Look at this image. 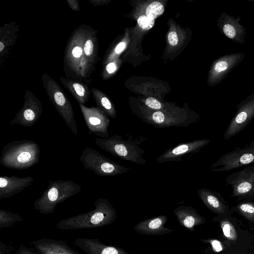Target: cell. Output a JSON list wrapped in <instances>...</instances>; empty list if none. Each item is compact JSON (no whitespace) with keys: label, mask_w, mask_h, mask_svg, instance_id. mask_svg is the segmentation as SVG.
Listing matches in <instances>:
<instances>
[{"label":"cell","mask_w":254,"mask_h":254,"mask_svg":"<svg viewBox=\"0 0 254 254\" xmlns=\"http://www.w3.org/2000/svg\"><path fill=\"white\" fill-rule=\"evenodd\" d=\"M94 209L63 219L56 225L62 230H74L102 227L114 223L116 210L107 199L99 197L94 202Z\"/></svg>","instance_id":"cell-1"},{"label":"cell","mask_w":254,"mask_h":254,"mask_svg":"<svg viewBox=\"0 0 254 254\" xmlns=\"http://www.w3.org/2000/svg\"><path fill=\"white\" fill-rule=\"evenodd\" d=\"M41 147L35 141L22 139L10 142L2 148L0 165L14 170L31 168L39 162Z\"/></svg>","instance_id":"cell-2"},{"label":"cell","mask_w":254,"mask_h":254,"mask_svg":"<svg viewBox=\"0 0 254 254\" xmlns=\"http://www.w3.org/2000/svg\"><path fill=\"white\" fill-rule=\"evenodd\" d=\"M145 138L140 136L139 138L132 139L129 137L124 139L121 136L115 133L108 138H95V144L102 149L112 155L140 165L146 164V160L143 158L144 150L139 147Z\"/></svg>","instance_id":"cell-3"},{"label":"cell","mask_w":254,"mask_h":254,"mask_svg":"<svg viewBox=\"0 0 254 254\" xmlns=\"http://www.w3.org/2000/svg\"><path fill=\"white\" fill-rule=\"evenodd\" d=\"M91 27L81 24L70 36L64 53V69L67 78L84 81L82 74L83 46Z\"/></svg>","instance_id":"cell-4"},{"label":"cell","mask_w":254,"mask_h":254,"mask_svg":"<svg viewBox=\"0 0 254 254\" xmlns=\"http://www.w3.org/2000/svg\"><path fill=\"white\" fill-rule=\"evenodd\" d=\"M48 186L34 202V209L42 214L53 213L57 205L79 193L81 186L72 180L49 181Z\"/></svg>","instance_id":"cell-5"},{"label":"cell","mask_w":254,"mask_h":254,"mask_svg":"<svg viewBox=\"0 0 254 254\" xmlns=\"http://www.w3.org/2000/svg\"><path fill=\"white\" fill-rule=\"evenodd\" d=\"M44 88L51 103L72 132L77 135L78 129L72 106L59 84L48 74L42 75Z\"/></svg>","instance_id":"cell-6"},{"label":"cell","mask_w":254,"mask_h":254,"mask_svg":"<svg viewBox=\"0 0 254 254\" xmlns=\"http://www.w3.org/2000/svg\"><path fill=\"white\" fill-rule=\"evenodd\" d=\"M79 160L85 169L90 170L101 177H113L131 170L89 147L82 151Z\"/></svg>","instance_id":"cell-7"},{"label":"cell","mask_w":254,"mask_h":254,"mask_svg":"<svg viewBox=\"0 0 254 254\" xmlns=\"http://www.w3.org/2000/svg\"><path fill=\"white\" fill-rule=\"evenodd\" d=\"M137 115L145 123L162 128L171 127H188L198 122L199 119L197 114H190L185 111L152 110L141 112Z\"/></svg>","instance_id":"cell-8"},{"label":"cell","mask_w":254,"mask_h":254,"mask_svg":"<svg viewBox=\"0 0 254 254\" xmlns=\"http://www.w3.org/2000/svg\"><path fill=\"white\" fill-rule=\"evenodd\" d=\"M254 163V147L247 145L222 155L210 168L212 172H227Z\"/></svg>","instance_id":"cell-9"},{"label":"cell","mask_w":254,"mask_h":254,"mask_svg":"<svg viewBox=\"0 0 254 254\" xmlns=\"http://www.w3.org/2000/svg\"><path fill=\"white\" fill-rule=\"evenodd\" d=\"M237 108V112L224 132L226 140L238 134L254 118V94L241 101Z\"/></svg>","instance_id":"cell-10"},{"label":"cell","mask_w":254,"mask_h":254,"mask_svg":"<svg viewBox=\"0 0 254 254\" xmlns=\"http://www.w3.org/2000/svg\"><path fill=\"white\" fill-rule=\"evenodd\" d=\"M42 111L43 108L40 100L31 91L26 90L23 106L9 124L31 127L38 121Z\"/></svg>","instance_id":"cell-11"},{"label":"cell","mask_w":254,"mask_h":254,"mask_svg":"<svg viewBox=\"0 0 254 254\" xmlns=\"http://www.w3.org/2000/svg\"><path fill=\"white\" fill-rule=\"evenodd\" d=\"M226 183L232 189V195L241 198L254 197V165L229 175Z\"/></svg>","instance_id":"cell-12"},{"label":"cell","mask_w":254,"mask_h":254,"mask_svg":"<svg viewBox=\"0 0 254 254\" xmlns=\"http://www.w3.org/2000/svg\"><path fill=\"white\" fill-rule=\"evenodd\" d=\"M78 104L89 133H94L100 138H108L110 120L107 115L98 107H87Z\"/></svg>","instance_id":"cell-13"},{"label":"cell","mask_w":254,"mask_h":254,"mask_svg":"<svg viewBox=\"0 0 254 254\" xmlns=\"http://www.w3.org/2000/svg\"><path fill=\"white\" fill-rule=\"evenodd\" d=\"M245 57L243 53H236L225 55L217 59L211 67L209 83L215 86L222 82Z\"/></svg>","instance_id":"cell-14"},{"label":"cell","mask_w":254,"mask_h":254,"mask_svg":"<svg viewBox=\"0 0 254 254\" xmlns=\"http://www.w3.org/2000/svg\"><path fill=\"white\" fill-rule=\"evenodd\" d=\"M239 16L235 17L223 11L217 19V26L220 32L225 37L238 44H243L246 37V28L240 21Z\"/></svg>","instance_id":"cell-15"},{"label":"cell","mask_w":254,"mask_h":254,"mask_svg":"<svg viewBox=\"0 0 254 254\" xmlns=\"http://www.w3.org/2000/svg\"><path fill=\"white\" fill-rule=\"evenodd\" d=\"M209 142V139H204L179 144L174 147L167 149L157 158L156 162H179L185 156L197 153Z\"/></svg>","instance_id":"cell-16"},{"label":"cell","mask_w":254,"mask_h":254,"mask_svg":"<svg viewBox=\"0 0 254 254\" xmlns=\"http://www.w3.org/2000/svg\"><path fill=\"white\" fill-rule=\"evenodd\" d=\"M96 34L97 31L91 27L84 44L82 74L84 81L86 82L94 69L97 59L98 42Z\"/></svg>","instance_id":"cell-17"},{"label":"cell","mask_w":254,"mask_h":254,"mask_svg":"<svg viewBox=\"0 0 254 254\" xmlns=\"http://www.w3.org/2000/svg\"><path fill=\"white\" fill-rule=\"evenodd\" d=\"M73 243L86 254H130L121 248L104 244L97 238H78Z\"/></svg>","instance_id":"cell-18"},{"label":"cell","mask_w":254,"mask_h":254,"mask_svg":"<svg viewBox=\"0 0 254 254\" xmlns=\"http://www.w3.org/2000/svg\"><path fill=\"white\" fill-rule=\"evenodd\" d=\"M33 182V178L31 176H0V199L9 198L21 192Z\"/></svg>","instance_id":"cell-19"},{"label":"cell","mask_w":254,"mask_h":254,"mask_svg":"<svg viewBox=\"0 0 254 254\" xmlns=\"http://www.w3.org/2000/svg\"><path fill=\"white\" fill-rule=\"evenodd\" d=\"M31 244L37 254H81L62 240L42 238Z\"/></svg>","instance_id":"cell-20"},{"label":"cell","mask_w":254,"mask_h":254,"mask_svg":"<svg viewBox=\"0 0 254 254\" xmlns=\"http://www.w3.org/2000/svg\"><path fill=\"white\" fill-rule=\"evenodd\" d=\"M167 220L166 215H160L139 222L134 226L133 229L138 233L145 235L169 234L174 230L165 226Z\"/></svg>","instance_id":"cell-21"},{"label":"cell","mask_w":254,"mask_h":254,"mask_svg":"<svg viewBox=\"0 0 254 254\" xmlns=\"http://www.w3.org/2000/svg\"><path fill=\"white\" fill-rule=\"evenodd\" d=\"M174 212L180 224L190 231H193L195 226L205 222L204 218L190 206H179L174 209Z\"/></svg>","instance_id":"cell-22"},{"label":"cell","mask_w":254,"mask_h":254,"mask_svg":"<svg viewBox=\"0 0 254 254\" xmlns=\"http://www.w3.org/2000/svg\"><path fill=\"white\" fill-rule=\"evenodd\" d=\"M60 80L64 87L73 95L78 104L84 105L88 102L91 92L86 82L64 77H60Z\"/></svg>","instance_id":"cell-23"},{"label":"cell","mask_w":254,"mask_h":254,"mask_svg":"<svg viewBox=\"0 0 254 254\" xmlns=\"http://www.w3.org/2000/svg\"><path fill=\"white\" fill-rule=\"evenodd\" d=\"M197 194L203 203L211 211L218 214L227 211V205L218 192L203 188L198 190Z\"/></svg>","instance_id":"cell-24"},{"label":"cell","mask_w":254,"mask_h":254,"mask_svg":"<svg viewBox=\"0 0 254 254\" xmlns=\"http://www.w3.org/2000/svg\"><path fill=\"white\" fill-rule=\"evenodd\" d=\"M92 95L97 103V107L112 118L116 117L114 106L106 96L99 90L92 88L90 90Z\"/></svg>","instance_id":"cell-25"},{"label":"cell","mask_w":254,"mask_h":254,"mask_svg":"<svg viewBox=\"0 0 254 254\" xmlns=\"http://www.w3.org/2000/svg\"><path fill=\"white\" fill-rule=\"evenodd\" d=\"M23 218L17 213H12L4 209H0V229L10 227Z\"/></svg>","instance_id":"cell-26"},{"label":"cell","mask_w":254,"mask_h":254,"mask_svg":"<svg viewBox=\"0 0 254 254\" xmlns=\"http://www.w3.org/2000/svg\"><path fill=\"white\" fill-rule=\"evenodd\" d=\"M235 209L250 220L254 219V203L250 202L238 204Z\"/></svg>","instance_id":"cell-27"},{"label":"cell","mask_w":254,"mask_h":254,"mask_svg":"<svg viewBox=\"0 0 254 254\" xmlns=\"http://www.w3.org/2000/svg\"><path fill=\"white\" fill-rule=\"evenodd\" d=\"M164 7L163 5L158 1H154L150 3L146 9V16L154 19L158 16L163 13Z\"/></svg>","instance_id":"cell-28"},{"label":"cell","mask_w":254,"mask_h":254,"mask_svg":"<svg viewBox=\"0 0 254 254\" xmlns=\"http://www.w3.org/2000/svg\"><path fill=\"white\" fill-rule=\"evenodd\" d=\"M224 235L228 239L235 241L237 235L234 226L227 220H223L220 223Z\"/></svg>","instance_id":"cell-29"},{"label":"cell","mask_w":254,"mask_h":254,"mask_svg":"<svg viewBox=\"0 0 254 254\" xmlns=\"http://www.w3.org/2000/svg\"><path fill=\"white\" fill-rule=\"evenodd\" d=\"M138 25L144 30H149L154 25V20L145 15L140 16L137 20Z\"/></svg>","instance_id":"cell-30"},{"label":"cell","mask_w":254,"mask_h":254,"mask_svg":"<svg viewBox=\"0 0 254 254\" xmlns=\"http://www.w3.org/2000/svg\"><path fill=\"white\" fill-rule=\"evenodd\" d=\"M145 104L148 108L153 110L161 111L163 108L162 103L157 99L153 97L147 98L145 101Z\"/></svg>","instance_id":"cell-31"},{"label":"cell","mask_w":254,"mask_h":254,"mask_svg":"<svg viewBox=\"0 0 254 254\" xmlns=\"http://www.w3.org/2000/svg\"><path fill=\"white\" fill-rule=\"evenodd\" d=\"M213 250L215 252H220L222 251L223 247L220 241L217 240H209Z\"/></svg>","instance_id":"cell-32"},{"label":"cell","mask_w":254,"mask_h":254,"mask_svg":"<svg viewBox=\"0 0 254 254\" xmlns=\"http://www.w3.org/2000/svg\"><path fill=\"white\" fill-rule=\"evenodd\" d=\"M168 41L172 46H176L178 43V37L175 31L170 32L168 36Z\"/></svg>","instance_id":"cell-33"},{"label":"cell","mask_w":254,"mask_h":254,"mask_svg":"<svg viewBox=\"0 0 254 254\" xmlns=\"http://www.w3.org/2000/svg\"><path fill=\"white\" fill-rule=\"evenodd\" d=\"M70 8L75 11H78L80 10L79 1L77 0H66Z\"/></svg>","instance_id":"cell-34"},{"label":"cell","mask_w":254,"mask_h":254,"mask_svg":"<svg viewBox=\"0 0 254 254\" xmlns=\"http://www.w3.org/2000/svg\"><path fill=\"white\" fill-rule=\"evenodd\" d=\"M12 247H9L1 242L0 243V254H10Z\"/></svg>","instance_id":"cell-35"},{"label":"cell","mask_w":254,"mask_h":254,"mask_svg":"<svg viewBox=\"0 0 254 254\" xmlns=\"http://www.w3.org/2000/svg\"><path fill=\"white\" fill-rule=\"evenodd\" d=\"M117 68V66L115 63H109L105 67V72L108 74H111L116 70Z\"/></svg>","instance_id":"cell-36"},{"label":"cell","mask_w":254,"mask_h":254,"mask_svg":"<svg viewBox=\"0 0 254 254\" xmlns=\"http://www.w3.org/2000/svg\"><path fill=\"white\" fill-rule=\"evenodd\" d=\"M20 254H37L25 246H21L18 250Z\"/></svg>","instance_id":"cell-37"},{"label":"cell","mask_w":254,"mask_h":254,"mask_svg":"<svg viewBox=\"0 0 254 254\" xmlns=\"http://www.w3.org/2000/svg\"><path fill=\"white\" fill-rule=\"evenodd\" d=\"M126 44L124 42L120 43L115 48V52L116 54L121 53L125 48Z\"/></svg>","instance_id":"cell-38"},{"label":"cell","mask_w":254,"mask_h":254,"mask_svg":"<svg viewBox=\"0 0 254 254\" xmlns=\"http://www.w3.org/2000/svg\"><path fill=\"white\" fill-rule=\"evenodd\" d=\"M247 146L250 147H254V139L252 142H251L249 144H248Z\"/></svg>","instance_id":"cell-39"}]
</instances>
